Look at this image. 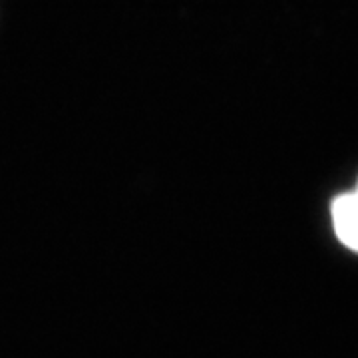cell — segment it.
Wrapping results in <instances>:
<instances>
[{
	"label": "cell",
	"mask_w": 358,
	"mask_h": 358,
	"mask_svg": "<svg viewBox=\"0 0 358 358\" xmlns=\"http://www.w3.org/2000/svg\"><path fill=\"white\" fill-rule=\"evenodd\" d=\"M331 215L336 239L346 249L358 253V183L352 192L343 193L334 199Z\"/></svg>",
	"instance_id": "6da1fadb"
}]
</instances>
